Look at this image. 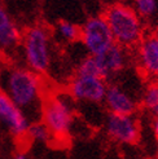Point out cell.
<instances>
[{
	"label": "cell",
	"mask_w": 158,
	"mask_h": 159,
	"mask_svg": "<svg viewBox=\"0 0 158 159\" xmlns=\"http://www.w3.org/2000/svg\"><path fill=\"white\" fill-rule=\"evenodd\" d=\"M54 35L64 43H75L81 38V27L70 21H60L54 27Z\"/></svg>",
	"instance_id": "5bb4252c"
},
{
	"label": "cell",
	"mask_w": 158,
	"mask_h": 159,
	"mask_svg": "<svg viewBox=\"0 0 158 159\" xmlns=\"http://www.w3.org/2000/svg\"><path fill=\"white\" fill-rule=\"evenodd\" d=\"M154 159H158V153L156 154V157H154Z\"/></svg>",
	"instance_id": "ffe728a7"
},
{
	"label": "cell",
	"mask_w": 158,
	"mask_h": 159,
	"mask_svg": "<svg viewBox=\"0 0 158 159\" xmlns=\"http://www.w3.org/2000/svg\"><path fill=\"white\" fill-rule=\"evenodd\" d=\"M102 104L113 114H135L139 107V101L133 94L126 89L118 80H110Z\"/></svg>",
	"instance_id": "8fae6325"
},
{
	"label": "cell",
	"mask_w": 158,
	"mask_h": 159,
	"mask_svg": "<svg viewBox=\"0 0 158 159\" xmlns=\"http://www.w3.org/2000/svg\"><path fill=\"white\" fill-rule=\"evenodd\" d=\"M22 33L12 16L0 4V51L13 53L21 45Z\"/></svg>",
	"instance_id": "7c38bea8"
},
{
	"label": "cell",
	"mask_w": 158,
	"mask_h": 159,
	"mask_svg": "<svg viewBox=\"0 0 158 159\" xmlns=\"http://www.w3.org/2000/svg\"><path fill=\"white\" fill-rule=\"evenodd\" d=\"M74 102L69 93L51 94L44 98L40 120L48 127L53 137L65 139L72 132L75 122Z\"/></svg>",
	"instance_id": "277c9868"
},
{
	"label": "cell",
	"mask_w": 158,
	"mask_h": 159,
	"mask_svg": "<svg viewBox=\"0 0 158 159\" xmlns=\"http://www.w3.org/2000/svg\"><path fill=\"white\" fill-rule=\"evenodd\" d=\"M140 105L153 118L158 116V82L151 80L141 92Z\"/></svg>",
	"instance_id": "4fadbf2b"
},
{
	"label": "cell",
	"mask_w": 158,
	"mask_h": 159,
	"mask_svg": "<svg viewBox=\"0 0 158 159\" xmlns=\"http://www.w3.org/2000/svg\"><path fill=\"white\" fill-rule=\"evenodd\" d=\"M3 60H4V53L0 51V67L3 66Z\"/></svg>",
	"instance_id": "d6986e66"
},
{
	"label": "cell",
	"mask_w": 158,
	"mask_h": 159,
	"mask_svg": "<svg viewBox=\"0 0 158 159\" xmlns=\"http://www.w3.org/2000/svg\"><path fill=\"white\" fill-rule=\"evenodd\" d=\"M14 159H27V157H26V154H23V153H18L17 155L14 157Z\"/></svg>",
	"instance_id": "ac0fdd59"
},
{
	"label": "cell",
	"mask_w": 158,
	"mask_h": 159,
	"mask_svg": "<svg viewBox=\"0 0 158 159\" xmlns=\"http://www.w3.org/2000/svg\"><path fill=\"white\" fill-rule=\"evenodd\" d=\"M104 128L106 136L118 144L132 145L140 137V123L135 114H113L105 118Z\"/></svg>",
	"instance_id": "52a82bcc"
},
{
	"label": "cell",
	"mask_w": 158,
	"mask_h": 159,
	"mask_svg": "<svg viewBox=\"0 0 158 159\" xmlns=\"http://www.w3.org/2000/svg\"><path fill=\"white\" fill-rule=\"evenodd\" d=\"M21 52L25 66L38 74L48 73L52 65L51 33L42 25H33L22 33Z\"/></svg>",
	"instance_id": "3957f363"
},
{
	"label": "cell",
	"mask_w": 158,
	"mask_h": 159,
	"mask_svg": "<svg viewBox=\"0 0 158 159\" xmlns=\"http://www.w3.org/2000/svg\"><path fill=\"white\" fill-rule=\"evenodd\" d=\"M156 80H157V82H158V76H157V79H156Z\"/></svg>",
	"instance_id": "44dd1931"
},
{
	"label": "cell",
	"mask_w": 158,
	"mask_h": 159,
	"mask_svg": "<svg viewBox=\"0 0 158 159\" xmlns=\"http://www.w3.org/2000/svg\"><path fill=\"white\" fill-rule=\"evenodd\" d=\"M108 80L100 75L74 74L69 83V94L75 102L102 104L108 88Z\"/></svg>",
	"instance_id": "8992f818"
},
{
	"label": "cell",
	"mask_w": 158,
	"mask_h": 159,
	"mask_svg": "<svg viewBox=\"0 0 158 159\" xmlns=\"http://www.w3.org/2000/svg\"><path fill=\"white\" fill-rule=\"evenodd\" d=\"M133 9L144 22L158 18V0H133Z\"/></svg>",
	"instance_id": "9a60e30c"
},
{
	"label": "cell",
	"mask_w": 158,
	"mask_h": 159,
	"mask_svg": "<svg viewBox=\"0 0 158 159\" xmlns=\"http://www.w3.org/2000/svg\"><path fill=\"white\" fill-rule=\"evenodd\" d=\"M152 131H153V134L156 140L158 141V116L157 118H153V123H152Z\"/></svg>",
	"instance_id": "e0dca14e"
},
{
	"label": "cell",
	"mask_w": 158,
	"mask_h": 159,
	"mask_svg": "<svg viewBox=\"0 0 158 159\" xmlns=\"http://www.w3.org/2000/svg\"><path fill=\"white\" fill-rule=\"evenodd\" d=\"M135 53L140 73L151 80H156L158 76V30L143 36Z\"/></svg>",
	"instance_id": "9c48e42d"
},
{
	"label": "cell",
	"mask_w": 158,
	"mask_h": 159,
	"mask_svg": "<svg viewBox=\"0 0 158 159\" xmlns=\"http://www.w3.org/2000/svg\"><path fill=\"white\" fill-rule=\"evenodd\" d=\"M93 57L96 60L100 75L108 82L114 80L121 73H123L130 61L128 49L123 48L117 43H114L105 52Z\"/></svg>",
	"instance_id": "30bf717a"
},
{
	"label": "cell",
	"mask_w": 158,
	"mask_h": 159,
	"mask_svg": "<svg viewBox=\"0 0 158 159\" xmlns=\"http://www.w3.org/2000/svg\"><path fill=\"white\" fill-rule=\"evenodd\" d=\"M79 40L90 56H97L105 52L115 43L104 16H92L87 18L81 26Z\"/></svg>",
	"instance_id": "5b68a950"
},
{
	"label": "cell",
	"mask_w": 158,
	"mask_h": 159,
	"mask_svg": "<svg viewBox=\"0 0 158 159\" xmlns=\"http://www.w3.org/2000/svg\"><path fill=\"white\" fill-rule=\"evenodd\" d=\"M31 120L14 102L0 91V125L13 137L23 139L27 136Z\"/></svg>",
	"instance_id": "ba28073f"
},
{
	"label": "cell",
	"mask_w": 158,
	"mask_h": 159,
	"mask_svg": "<svg viewBox=\"0 0 158 159\" xmlns=\"http://www.w3.org/2000/svg\"><path fill=\"white\" fill-rule=\"evenodd\" d=\"M104 17L117 44L126 49H135L145 35V22L132 7L122 3L106 8Z\"/></svg>",
	"instance_id": "7a4b0ae2"
},
{
	"label": "cell",
	"mask_w": 158,
	"mask_h": 159,
	"mask_svg": "<svg viewBox=\"0 0 158 159\" xmlns=\"http://www.w3.org/2000/svg\"><path fill=\"white\" fill-rule=\"evenodd\" d=\"M0 91L4 92L21 110H23L31 123L42 118V107L45 97L40 74L26 66H2Z\"/></svg>",
	"instance_id": "6da1fadb"
},
{
	"label": "cell",
	"mask_w": 158,
	"mask_h": 159,
	"mask_svg": "<svg viewBox=\"0 0 158 159\" xmlns=\"http://www.w3.org/2000/svg\"><path fill=\"white\" fill-rule=\"evenodd\" d=\"M26 137H29L30 140H33L35 142H48L53 136L51 131L48 129V127L42 120H36L30 124Z\"/></svg>",
	"instance_id": "2e32d148"
}]
</instances>
